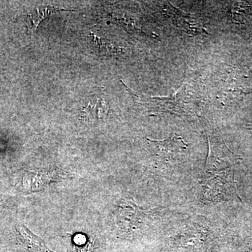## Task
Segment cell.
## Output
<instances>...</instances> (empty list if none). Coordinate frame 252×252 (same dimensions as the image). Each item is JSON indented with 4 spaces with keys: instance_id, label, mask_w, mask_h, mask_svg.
<instances>
[{
    "instance_id": "cell-4",
    "label": "cell",
    "mask_w": 252,
    "mask_h": 252,
    "mask_svg": "<svg viewBox=\"0 0 252 252\" xmlns=\"http://www.w3.org/2000/svg\"><path fill=\"white\" fill-rule=\"evenodd\" d=\"M151 215L142 210L132 200H124L117 210V224L122 233L132 235L145 230L151 223Z\"/></svg>"
},
{
    "instance_id": "cell-3",
    "label": "cell",
    "mask_w": 252,
    "mask_h": 252,
    "mask_svg": "<svg viewBox=\"0 0 252 252\" xmlns=\"http://www.w3.org/2000/svg\"><path fill=\"white\" fill-rule=\"evenodd\" d=\"M207 155L203 178L207 179L220 172L235 168L242 158L231 152L220 135L209 132Z\"/></svg>"
},
{
    "instance_id": "cell-7",
    "label": "cell",
    "mask_w": 252,
    "mask_h": 252,
    "mask_svg": "<svg viewBox=\"0 0 252 252\" xmlns=\"http://www.w3.org/2000/svg\"><path fill=\"white\" fill-rule=\"evenodd\" d=\"M18 231L22 239L25 247L31 252H55L48 248L42 240L37 235L32 233L24 225L18 226Z\"/></svg>"
},
{
    "instance_id": "cell-8",
    "label": "cell",
    "mask_w": 252,
    "mask_h": 252,
    "mask_svg": "<svg viewBox=\"0 0 252 252\" xmlns=\"http://www.w3.org/2000/svg\"><path fill=\"white\" fill-rule=\"evenodd\" d=\"M108 112L109 106L107 99L101 96L91 99L84 108V116L89 119H105Z\"/></svg>"
},
{
    "instance_id": "cell-6",
    "label": "cell",
    "mask_w": 252,
    "mask_h": 252,
    "mask_svg": "<svg viewBox=\"0 0 252 252\" xmlns=\"http://www.w3.org/2000/svg\"><path fill=\"white\" fill-rule=\"evenodd\" d=\"M147 140L152 146L157 162L163 163L175 160L188 148V143L177 134H174L166 140Z\"/></svg>"
},
{
    "instance_id": "cell-2",
    "label": "cell",
    "mask_w": 252,
    "mask_h": 252,
    "mask_svg": "<svg viewBox=\"0 0 252 252\" xmlns=\"http://www.w3.org/2000/svg\"><path fill=\"white\" fill-rule=\"evenodd\" d=\"M234 169L220 172L202 180V200L203 202L212 203L241 200L237 192Z\"/></svg>"
},
{
    "instance_id": "cell-9",
    "label": "cell",
    "mask_w": 252,
    "mask_h": 252,
    "mask_svg": "<svg viewBox=\"0 0 252 252\" xmlns=\"http://www.w3.org/2000/svg\"><path fill=\"white\" fill-rule=\"evenodd\" d=\"M66 10L57 6H50V5H40L35 8V12H33L28 16V27L32 31H36L38 26L41 21H44L46 18L51 16L52 13L57 11Z\"/></svg>"
},
{
    "instance_id": "cell-1",
    "label": "cell",
    "mask_w": 252,
    "mask_h": 252,
    "mask_svg": "<svg viewBox=\"0 0 252 252\" xmlns=\"http://www.w3.org/2000/svg\"><path fill=\"white\" fill-rule=\"evenodd\" d=\"M170 245L175 252H210L214 236L205 225L190 221L170 238Z\"/></svg>"
},
{
    "instance_id": "cell-5",
    "label": "cell",
    "mask_w": 252,
    "mask_h": 252,
    "mask_svg": "<svg viewBox=\"0 0 252 252\" xmlns=\"http://www.w3.org/2000/svg\"><path fill=\"white\" fill-rule=\"evenodd\" d=\"M122 83L126 86V90L128 91L135 102L150 109L151 111L157 112L172 113L175 114L186 113L183 101H182V97L185 91V86L184 85L181 86L180 89L176 91L175 94L167 97H150V96L137 94L132 89H129L123 81Z\"/></svg>"
},
{
    "instance_id": "cell-10",
    "label": "cell",
    "mask_w": 252,
    "mask_h": 252,
    "mask_svg": "<svg viewBox=\"0 0 252 252\" xmlns=\"http://www.w3.org/2000/svg\"><path fill=\"white\" fill-rule=\"evenodd\" d=\"M248 252H252V240L251 243H250V246H249Z\"/></svg>"
},
{
    "instance_id": "cell-11",
    "label": "cell",
    "mask_w": 252,
    "mask_h": 252,
    "mask_svg": "<svg viewBox=\"0 0 252 252\" xmlns=\"http://www.w3.org/2000/svg\"><path fill=\"white\" fill-rule=\"evenodd\" d=\"M248 129H251V130H252V125L248 126Z\"/></svg>"
}]
</instances>
